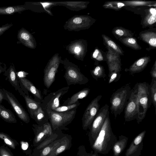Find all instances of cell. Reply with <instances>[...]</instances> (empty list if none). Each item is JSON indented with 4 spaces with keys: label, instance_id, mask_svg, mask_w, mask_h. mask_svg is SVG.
Segmentation results:
<instances>
[{
    "label": "cell",
    "instance_id": "cell-1",
    "mask_svg": "<svg viewBox=\"0 0 156 156\" xmlns=\"http://www.w3.org/2000/svg\"><path fill=\"white\" fill-rule=\"evenodd\" d=\"M117 140L111 128L109 111L98 135L91 147L98 154H106L112 149Z\"/></svg>",
    "mask_w": 156,
    "mask_h": 156
},
{
    "label": "cell",
    "instance_id": "cell-2",
    "mask_svg": "<svg viewBox=\"0 0 156 156\" xmlns=\"http://www.w3.org/2000/svg\"><path fill=\"white\" fill-rule=\"evenodd\" d=\"M133 89L138 100V114L136 120L139 124L145 118L147 109L151 105L150 84L146 82L137 83Z\"/></svg>",
    "mask_w": 156,
    "mask_h": 156
},
{
    "label": "cell",
    "instance_id": "cell-3",
    "mask_svg": "<svg viewBox=\"0 0 156 156\" xmlns=\"http://www.w3.org/2000/svg\"><path fill=\"white\" fill-rule=\"evenodd\" d=\"M129 83L118 89L113 93L110 99L111 113L115 118L123 112L129 98L131 92Z\"/></svg>",
    "mask_w": 156,
    "mask_h": 156
},
{
    "label": "cell",
    "instance_id": "cell-4",
    "mask_svg": "<svg viewBox=\"0 0 156 156\" xmlns=\"http://www.w3.org/2000/svg\"><path fill=\"white\" fill-rule=\"evenodd\" d=\"M49 121L53 131L68 129L66 127L75 118L76 108L64 112H57L48 109H45Z\"/></svg>",
    "mask_w": 156,
    "mask_h": 156
},
{
    "label": "cell",
    "instance_id": "cell-5",
    "mask_svg": "<svg viewBox=\"0 0 156 156\" xmlns=\"http://www.w3.org/2000/svg\"><path fill=\"white\" fill-rule=\"evenodd\" d=\"M109 106L105 104L99 109L91 124L88 129L89 140L91 146L98 135L109 111Z\"/></svg>",
    "mask_w": 156,
    "mask_h": 156
},
{
    "label": "cell",
    "instance_id": "cell-6",
    "mask_svg": "<svg viewBox=\"0 0 156 156\" xmlns=\"http://www.w3.org/2000/svg\"><path fill=\"white\" fill-rule=\"evenodd\" d=\"M102 96L98 95L93 99L86 108L82 118V128L87 130L89 127L99 109V102Z\"/></svg>",
    "mask_w": 156,
    "mask_h": 156
},
{
    "label": "cell",
    "instance_id": "cell-7",
    "mask_svg": "<svg viewBox=\"0 0 156 156\" xmlns=\"http://www.w3.org/2000/svg\"><path fill=\"white\" fill-rule=\"evenodd\" d=\"M69 88V86L66 87L51 93L43 99L40 105L44 109L52 110L57 108L60 106V98L67 93Z\"/></svg>",
    "mask_w": 156,
    "mask_h": 156
},
{
    "label": "cell",
    "instance_id": "cell-8",
    "mask_svg": "<svg viewBox=\"0 0 156 156\" xmlns=\"http://www.w3.org/2000/svg\"><path fill=\"white\" fill-rule=\"evenodd\" d=\"M3 89L6 96V100L10 105L17 116L24 122L29 123L30 121V117L17 99L12 93L4 88Z\"/></svg>",
    "mask_w": 156,
    "mask_h": 156
},
{
    "label": "cell",
    "instance_id": "cell-9",
    "mask_svg": "<svg viewBox=\"0 0 156 156\" xmlns=\"http://www.w3.org/2000/svg\"><path fill=\"white\" fill-rule=\"evenodd\" d=\"M138 107L136 93L132 89L131 92L124 108V118L126 122H129L138 117Z\"/></svg>",
    "mask_w": 156,
    "mask_h": 156
},
{
    "label": "cell",
    "instance_id": "cell-10",
    "mask_svg": "<svg viewBox=\"0 0 156 156\" xmlns=\"http://www.w3.org/2000/svg\"><path fill=\"white\" fill-rule=\"evenodd\" d=\"M32 129L35 135L33 141V146L34 147L48 137L53 132L49 122L42 126L33 124Z\"/></svg>",
    "mask_w": 156,
    "mask_h": 156
},
{
    "label": "cell",
    "instance_id": "cell-11",
    "mask_svg": "<svg viewBox=\"0 0 156 156\" xmlns=\"http://www.w3.org/2000/svg\"><path fill=\"white\" fill-rule=\"evenodd\" d=\"M64 77L68 86L72 84H85L89 81L88 79L80 71L72 68L67 69Z\"/></svg>",
    "mask_w": 156,
    "mask_h": 156
},
{
    "label": "cell",
    "instance_id": "cell-12",
    "mask_svg": "<svg viewBox=\"0 0 156 156\" xmlns=\"http://www.w3.org/2000/svg\"><path fill=\"white\" fill-rule=\"evenodd\" d=\"M146 131L144 130L138 134L133 140L125 153V156H139L143 146V140Z\"/></svg>",
    "mask_w": 156,
    "mask_h": 156
},
{
    "label": "cell",
    "instance_id": "cell-13",
    "mask_svg": "<svg viewBox=\"0 0 156 156\" xmlns=\"http://www.w3.org/2000/svg\"><path fill=\"white\" fill-rule=\"evenodd\" d=\"M140 24L143 28L153 27L156 25V8L148 7L141 13Z\"/></svg>",
    "mask_w": 156,
    "mask_h": 156
},
{
    "label": "cell",
    "instance_id": "cell-14",
    "mask_svg": "<svg viewBox=\"0 0 156 156\" xmlns=\"http://www.w3.org/2000/svg\"><path fill=\"white\" fill-rule=\"evenodd\" d=\"M16 72L14 65L11 63L9 68L4 72V75L6 76L5 80L8 81L15 89L22 96L24 93L20 88Z\"/></svg>",
    "mask_w": 156,
    "mask_h": 156
},
{
    "label": "cell",
    "instance_id": "cell-15",
    "mask_svg": "<svg viewBox=\"0 0 156 156\" xmlns=\"http://www.w3.org/2000/svg\"><path fill=\"white\" fill-rule=\"evenodd\" d=\"M140 38L148 45L146 50L149 51L156 48V28H152L141 31L139 34Z\"/></svg>",
    "mask_w": 156,
    "mask_h": 156
},
{
    "label": "cell",
    "instance_id": "cell-16",
    "mask_svg": "<svg viewBox=\"0 0 156 156\" xmlns=\"http://www.w3.org/2000/svg\"><path fill=\"white\" fill-rule=\"evenodd\" d=\"M109 71L108 83L118 81L120 79L121 70V61H115L107 63Z\"/></svg>",
    "mask_w": 156,
    "mask_h": 156
},
{
    "label": "cell",
    "instance_id": "cell-17",
    "mask_svg": "<svg viewBox=\"0 0 156 156\" xmlns=\"http://www.w3.org/2000/svg\"><path fill=\"white\" fill-rule=\"evenodd\" d=\"M151 61L150 56H145L136 60L129 68L125 69L126 72L131 74L139 73L143 71Z\"/></svg>",
    "mask_w": 156,
    "mask_h": 156
},
{
    "label": "cell",
    "instance_id": "cell-18",
    "mask_svg": "<svg viewBox=\"0 0 156 156\" xmlns=\"http://www.w3.org/2000/svg\"><path fill=\"white\" fill-rule=\"evenodd\" d=\"M63 134L61 130L53 131L52 134L37 146L35 147L31 156H39L41 150L50 143L57 139Z\"/></svg>",
    "mask_w": 156,
    "mask_h": 156
},
{
    "label": "cell",
    "instance_id": "cell-19",
    "mask_svg": "<svg viewBox=\"0 0 156 156\" xmlns=\"http://www.w3.org/2000/svg\"><path fill=\"white\" fill-rule=\"evenodd\" d=\"M72 140L71 135L64 134L59 145L47 156H57L65 151L70 149L72 146Z\"/></svg>",
    "mask_w": 156,
    "mask_h": 156
},
{
    "label": "cell",
    "instance_id": "cell-20",
    "mask_svg": "<svg viewBox=\"0 0 156 156\" xmlns=\"http://www.w3.org/2000/svg\"><path fill=\"white\" fill-rule=\"evenodd\" d=\"M19 83L28 92L31 93L35 98L38 100L39 102H41L43 99L41 91L34 85L30 80L24 78H18Z\"/></svg>",
    "mask_w": 156,
    "mask_h": 156
},
{
    "label": "cell",
    "instance_id": "cell-21",
    "mask_svg": "<svg viewBox=\"0 0 156 156\" xmlns=\"http://www.w3.org/2000/svg\"><path fill=\"white\" fill-rule=\"evenodd\" d=\"M31 118L34 120L37 124L40 126L49 122L48 117L46 109L43 108L40 105L34 112Z\"/></svg>",
    "mask_w": 156,
    "mask_h": 156
},
{
    "label": "cell",
    "instance_id": "cell-22",
    "mask_svg": "<svg viewBox=\"0 0 156 156\" xmlns=\"http://www.w3.org/2000/svg\"><path fill=\"white\" fill-rule=\"evenodd\" d=\"M119 140L114 144L112 148L114 156H119L127 144L128 138L123 135L119 136Z\"/></svg>",
    "mask_w": 156,
    "mask_h": 156
},
{
    "label": "cell",
    "instance_id": "cell-23",
    "mask_svg": "<svg viewBox=\"0 0 156 156\" xmlns=\"http://www.w3.org/2000/svg\"><path fill=\"white\" fill-rule=\"evenodd\" d=\"M90 89L84 88L73 95L66 100L62 105H69L75 103L78 100L82 99L87 97L89 94Z\"/></svg>",
    "mask_w": 156,
    "mask_h": 156
},
{
    "label": "cell",
    "instance_id": "cell-24",
    "mask_svg": "<svg viewBox=\"0 0 156 156\" xmlns=\"http://www.w3.org/2000/svg\"><path fill=\"white\" fill-rule=\"evenodd\" d=\"M18 44H22L27 47H32L33 44L31 42V36L28 32L23 28L18 30L17 34Z\"/></svg>",
    "mask_w": 156,
    "mask_h": 156
},
{
    "label": "cell",
    "instance_id": "cell-25",
    "mask_svg": "<svg viewBox=\"0 0 156 156\" xmlns=\"http://www.w3.org/2000/svg\"><path fill=\"white\" fill-rule=\"evenodd\" d=\"M22 96L25 99L27 107L31 118L34 112L40 106L41 102L34 100L29 95H27L24 93L23 94Z\"/></svg>",
    "mask_w": 156,
    "mask_h": 156
},
{
    "label": "cell",
    "instance_id": "cell-26",
    "mask_svg": "<svg viewBox=\"0 0 156 156\" xmlns=\"http://www.w3.org/2000/svg\"><path fill=\"white\" fill-rule=\"evenodd\" d=\"M23 5L0 7V15H12L16 13H20L26 10Z\"/></svg>",
    "mask_w": 156,
    "mask_h": 156
},
{
    "label": "cell",
    "instance_id": "cell-27",
    "mask_svg": "<svg viewBox=\"0 0 156 156\" xmlns=\"http://www.w3.org/2000/svg\"><path fill=\"white\" fill-rule=\"evenodd\" d=\"M0 118L8 123H16L17 122L16 117L12 112L1 104H0Z\"/></svg>",
    "mask_w": 156,
    "mask_h": 156
},
{
    "label": "cell",
    "instance_id": "cell-28",
    "mask_svg": "<svg viewBox=\"0 0 156 156\" xmlns=\"http://www.w3.org/2000/svg\"><path fill=\"white\" fill-rule=\"evenodd\" d=\"M104 44L106 47H108L120 55H123L124 52L122 48L114 41L111 38L105 34L101 35Z\"/></svg>",
    "mask_w": 156,
    "mask_h": 156
},
{
    "label": "cell",
    "instance_id": "cell-29",
    "mask_svg": "<svg viewBox=\"0 0 156 156\" xmlns=\"http://www.w3.org/2000/svg\"><path fill=\"white\" fill-rule=\"evenodd\" d=\"M126 7H136L141 6L156 7V2L144 0H127L122 1Z\"/></svg>",
    "mask_w": 156,
    "mask_h": 156
},
{
    "label": "cell",
    "instance_id": "cell-30",
    "mask_svg": "<svg viewBox=\"0 0 156 156\" xmlns=\"http://www.w3.org/2000/svg\"><path fill=\"white\" fill-rule=\"evenodd\" d=\"M113 35L117 40L129 37H133L134 33L131 31L122 27H114L112 31Z\"/></svg>",
    "mask_w": 156,
    "mask_h": 156
},
{
    "label": "cell",
    "instance_id": "cell-31",
    "mask_svg": "<svg viewBox=\"0 0 156 156\" xmlns=\"http://www.w3.org/2000/svg\"><path fill=\"white\" fill-rule=\"evenodd\" d=\"M118 40L125 45L133 50H138L142 49L138 44L137 39L133 37L120 38Z\"/></svg>",
    "mask_w": 156,
    "mask_h": 156
},
{
    "label": "cell",
    "instance_id": "cell-32",
    "mask_svg": "<svg viewBox=\"0 0 156 156\" xmlns=\"http://www.w3.org/2000/svg\"><path fill=\"white\" fill-rule=\"evenodd\" d=\"M64 134L63 133L57 139L44 148L41 151L39 156H47L48 155L60 144Z\"/></svg>",
    "mask_w": 156,
    "mask_h": 156
},
{
    "label": "cell",
    "instance_id": "cell-33",
    "mask_svg": "<svg viewBox=\"0 0 156 156\" xmlns=\"http://www.w3.org/2000/svg\"><path fill=\"white\" fill-rule=\"evenodd\" d=\"M102 7L105 9L117 11L126 7V5L122 1H112L105 2Z\"/></svg>",
    "mask_w": 156,
    "mask_h": 156
},
{
    "label": "cell",
    "instance_id": "cell-34",
    "mask_svg": "<svg viewBox=\"0 0 156 156\" xmlns=\"http://www.w3.org/2000/svg\"><path fill=\"white\" fill-rule=\"evenodd\" d=\"M0 139L3 140L8 146L14 149L19 145L16 140L12 139L7 134L3 132H0Z\"/></svg>",
    "mask_w": 156,
    "mask_h": 156
},
{
    "label": "cell",
    "instance_id": "cell-35",
    "mask_svg": "<svg viewBox=\"0 0 156 156\" xmlns=\"http://www.w3.org/2000/svg\"><path fill=\"white\" fill-rule=\"evenodd\" d=\"M90 73L92 77L96 80L99 78H105L106 75L105 69L103 66L98 65L96 66L93 69L90 71Z\"/></svg>",
    "mask_w": 156,
    "mask_h": 156
},
{
    "label": "cell",
    "instance_id": "cell-36",
    "mask_svg": "<svg viewBox=\"0 0 156 156\" xmlns=\"http://www.w3.org/2000/svg\"><path fill=\"white\" fill-rule=\"evenodd\" d=\"M108 51L106 53L107 63L115 61H121L120 55L111 48L106 47Z\"/></svg>",
    "mask_w": 156,
    "mask_h": 156
},
{
    "label": "cell",
    "instance_id": "cell-37",
    "mask_svg": "<svg viewBox=\"0 0 156 156\" xmlns=\"http://www.w3.org/2000/svg\"><path fill=\"white\" fill-rule=\"evenodd\" d=\"M150 89L151 97L152 103L155 108V112L156 111V80L152 78L151 84H150Z\"/></svg>",
    "mask_w": 156,
    "mask_h": 156
},
{
    "label": "cell",
    "instance_id": "cell-38",
    "mask_svg": "<svg viewBox=\"0 0 156 156\" xmlns=\"http://www.w3.org/2000/svg\"><path fill=\"white\" fill-rule=\"evenodd\" d=\"M106 53L101 50L97 48L95 49L92 54L93 58L99 62L106 61Z\"/></svg>",
    "mask_w": 156,
    "mask_h": 156
},
{
    "label": "cell",
    "instance_id": "cell-39",
    "mask_svg": "<svg viewBox=\"0 0 156 156\" xmlns=\"http://www.w3.org/2000/svg\"><path fill=\"white\" fill-rule=\"evenodd\" d=\"M80 104V103L79 101H78L74 104L69 105L60 106L57 108L53 110V111L59 112H67L77 108Z\"/></svg>",
    "mask_w": 156,
    "mask_h": 156
},
{
    "label": "cell",
    "instance_id": "cell-40",
    "mask_svg": "<svg viewBox=\"0 0 156 156\" xmlns=\"http://www.w3.org/2000/svg\"><path fill=\"white\" fill-rule=\"evenodd\" d=\"M98 153L96 151H93L89 153L87 152L85 147L83 145L79 146L76 156H98Z\"/></svg>",
    "mask_w": 156,
    "mask_h": 156
},
{
    "label": "cell",
    "instance_id": "cell-41",
    "mask_svg": "<svg viewBox=\"0 0 156 156\" xmlns=\"http://www.w3.org/2000/svg\"><path fill=\"white\" fill-rule=\"evenodd\" d=\"M0 156H14L10 150L5 145L0 146Z\"/></svg>",
    "mask_w": 156,
    "mask_h": 156
},
{
    "label": "cell",
    "instance_id": "cell-42",
    "mask_svg": "<svg viewBox=\"0 0 156 156\" xmlns=\"http://www.w3.org/2000/svg\"><path fill=\"white\" fill-rule=\"evenodd\" d=\"M13 24L11 23L3 25L0 27V36L3 34L13 26Z\"/></svg>",
    "mask_w": 156,
    "mask_h": 156
},
{
    "label": "cell",
    "instance_id": "cell-43",
    "mask_svg": "<svg viewBox=\"0 0 156 156\" xmlns=\"http://www.w3.org/2000/svg\"><path fill=\"white\" fill-rule=\"evenodd\" d=\"M152 78L156 80V61L155 60L150 72Z\"/></svg>",
    "mask_w": 156,
    "mask_h": 156
},
{
    "label": "cell",
    "instance_id": "cell-44",
    "mask_svg": "<svg viewBox=\"0 0 156 156\" xmlns=\"http://www.w3.org/2000/svg\"><path fill=\"white\" fill-rule=\"evenodd\" d=\"M29 73L23 71H20L16 72V75L18 78H26Z\"/></svg>",
    "mask_w": 156,
    "mask_h": 156
},
{
    "label": "cell",
    "instance_id": "cell-45",
    "mask_svg": "<svg viewBox=\"0 0 156 156\" xmlns=\"http://www.w3.org/2000/svg\"><path fill=\"white\" fill-rule=\"evenodd\" d=\"M6 96L3 88L0 87V104H1L3 100H6Z\"/></svg>",
    "mask_w": 156,
    "mask_h": 156
},
{
    "label": "cell",
    "instance_id": "cell-46",
    "mask_svg": "<svg viewBox=\"0 0 156 156\" xmlns=\"http://www.w3.org/2000/svg\"><path fill=\"white\" fill-rule=\"evenodd\" d=\"M6 69V65L5 63L0 62V74L4 72Z\"/></svg>",
    "mask_w": 156,
    "mask_h": 156
},
{
    "label": "cell",
    "instance_id": "cell-47",
    "mask_svg": "<svg viewBox=\"0 0 156 156\" xmlns=\"http://www.w3.org/2000/svg\"><path fill=\"white\" fill-rule=\"evenodd\" d=\"M73 21L75 23L78 24L81 23L82 20L80 17H76L73 20Z\"/></svg>",
    "mask_w": 156,
    "mask_h": 156
},
{
    "label": "cell",
    "instance_id": "cell-48",
    "mask_svg": "<svg viewBox=\"0 0 156 156\" xmlns=\"http://www.w3.org/2000/svg\"><path fill=\"white\" fill-rule=\"evenodd\" d=\"M80 51V49L78 47H76L74 50V51L76 53H78Z\"/></svg>",
    "mask_w": 156,
    "mask_h": 156
},
{
    "label": "cell",
    "instance_id": "cell-49",
    "mask_svg": "<svg viewBox=\"0 0 156 156\" xmlns=\"http://www.w3.org/2000/svg\"><path fill=\"white\" fill-rule=\"evenodd\" d=\"M49 4L48 3H42V5H43V6H44V7L47 5H48Z\"/></svg>",
    "mask_w": 156,
    "mask_h": 156
}]
</instances>
